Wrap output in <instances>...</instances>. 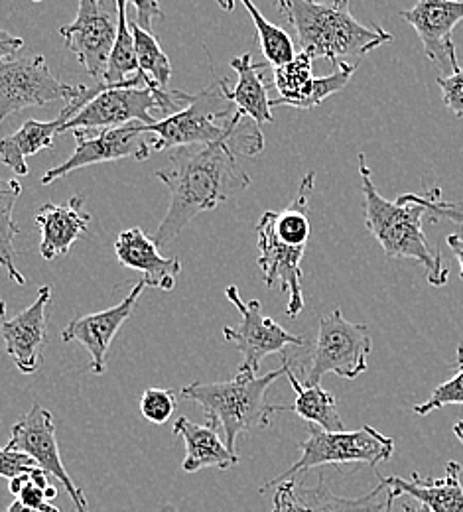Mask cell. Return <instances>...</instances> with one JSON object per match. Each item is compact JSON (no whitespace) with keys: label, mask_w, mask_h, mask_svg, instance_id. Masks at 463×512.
Returning a JSON list of instances; mask_svg holds the SVG:
<instances>
[{"label":"cell","mask_w":463,"mask_h":512,"mask_svg":"<svg viewBox=\"0 0 463 512\" xmlns=\"http://www.w3.org/2000/svg\"><path fill=\"white\" fill-rule=\"evenodd\" d=\"M156 178L170 190V205L154 241L170 245L198 215L217 209L251 186L249 174L237 164L227 142L176 148Z\"/></svg>","instance_id":"cell-1"},{"label":"cell","mask_w":463,"mask_h":512,"mask_svg":"<svg viewBox=\"0 0 463 512\" xmlns=\"http://www.w3.org/2000/svg\"><path fill=\"white\" fill-rule=\"evenodd\" d=\"M245 119L225 97L221 77H215L201 93L192 95L186 109L148 125L146 132L152 134V152L227 142L233 152L257 156L265 146V138L255 121Z\"/></svg>","instance_id":"cell-2"},{"label":"cell","mask_w":463,"mask_h":512,"mask_svg":"<svg viewBox=\"0 0 463 512\" xmlns=\"http://www.w3.org/2000/svg\"><path fill=\"white\" fill-rule=\"evenodd\" d=\"M282 16L296 30L302 52L337 64L341 58H365L391 44L393 34L379 24L365 26L351 14L349 0H276Z\"/></svg>","instance_id":"cell-3"},{"label":"cell","mask_w":463,"mask_h":512,"mask_svg":"<svg viewBox=\"0 0 463 512\" xmlns=\"http://www.w3.org/2000/svg\"><path fill=\"white\" fill-rule=\"evenodd\" d=\"M286 367L288 361L284 359L280 369L263 377H257L253 371L239 369L231 381L186 384L180 390V396L198 404L207 424L217 430L221 428L227 448L235 451L241 434L266 430L274 412H286V406L270 404L266 398L268 388L286 375Z\"/></svg>","instance_id":"cell-4"},{"label":"cell","mask_w":463,"mask_h":512,"mask_svg":"<svg viewBox=\"0 0 463 512\" xmlns=\"http://www.w3.org/2000/svg\"><path fill=\"white\" fill-rule=\"evenodd\" d=\"M359 174L365 201V227L379 241L385 255L416 260L424 266L426 280L432 286H446L450 280V268L444 264L442 253L430 247L422 231L426 211L414 203L385 199L373 184V172L365 154H359Z\"/></svg>","instance_id":"cell-5"},{"label":"cell","mask_w":463,"mask_h":512,"mask_svg":"<svg viewBox=\"0 0 463 512\" xmlns=\"http://www.w3.org/2000/svg\"><path fill=\"white\" fill-rule=\"evenodd\" d=\"M192 95L178 89H160L150 83L142 73H136L129 81L109 85L99 83L97 95L87 101L69 121L64 132L77 128H113L142 123L154 125L158 119L152 111H160L164 117L176 115L188 107Z\"/></svg>","instance_id":"cell-6"},{"label":"cell","mask_w":463,"mask_h":512,"mask_svg":"<svg viewBox=\"0 0 463 512\" xmlns=\"http://www.w3.org/2000/svg\"><path fill=\"white\" fill-rule=\"evenodd\" d=\"M300 459L282 475L268 481L261 493L294 479L298 473L310 471L322 465H369L377 467L389 461L395 453V440L377 432L371 426H363L353 432H326L314 424L308 426V438L300 442Z\"/></svg>","instance_id":"cell-7"},{"label":"cell","mask_w":463,"mask_h":512,"mask_svg":"<svg viewBox=\"0 0 463 512\" xmlns=\"http://www.w3.org/2000/svg\"><path fill=\"white\" fill-rule=\"evenodd\" d=\"M371 351L373 339L369 327L345 320L343 312L337 308L320 321L302 383L318 386L328 373L353 381L367 371Z\"/></svg>","instance_id":"cell-8"},{"label":"cell","mask_w":463,"mask_h":512,"mask_svg":"<svg viewBox=\"0 0 463 512\" xmlns=\"http://www.w3.org/2000/svg\"><path fill=\"white\" fill-rule=\"evenodd\" d=\"M85 85L62 83L44 56L8 58L0 62V125L14 113L46 107L54 101H73L85 95Z\"/></svg>","instance_id":"cell-9"},{"label":"cell","mask_w":463,"mask_h":512,"mask_svg":"<svg viewBox=\"0 0 463 512\" xmlns=\"http://www.w3.org/2000/svg\"><path fill=\"white\" fill-rule=\"evenodd\" d=\"M117 0H79L77 16L60 28L66 48L87 75L103 81L117 38Z\"/></svg>","instance_id":"cell-10"},{"label":"cell","mask_w":463,"mask_h":512,"mask_svg":"<svg viewBox=\"0 0 463 512\" xmlns=\"http://www.w3.org/2000/svg\"><path fill=\"white\" fill-rule=\"evenodd\" d=\"M89 130L91 128L71 130L75 138V150L64 164L54 166L42 176L44 186H50L66 178L67 174L79 168L117 162L125 158H134L142 162V160H148L152 154V148H150L152 138L146 140L144 134L148 132H146V125L142 123H131L123 127L97 128V130L93 128L95 130V134L91 132L93 136H89Z\"/></svg>","instance_id":"cell-11"},{"label":"cell","mask_w":463,"mask_h":512,"mask_svg":"<svg viewBox=\"0 0 463 512\" xmlns=\"http://www.w3.org/2000/svg\"><path fill=\"white\" fill-rule=\"evenodd\" d=\"M225 294L241 314L239 327H223L225 341L233 343L243 355L241 369L257 373L268 355L284 353L288 345H306V339L302 335H294L276 321L266 318L259 300L243 302L237 286H229Z\"/></svg>","instance_id":"cell-12"},{"label":"cell","mask_w":463,"mask_h":512,"mask_svg":"<svg viewBox=\"0 0 463 512\" xmlns=\"http://www.w3.org/2000/svg\"><path fill=\"white\" fill-rule=\"evenodd\" d=\"M6 448L18 449L28 453L40 469L48 471L56 481L64 485V489L77 512H89V503L81 487L69 477V473L60 457V446L56 440V426L52 412L34 404L28 414H24L10 430V440Z\"/></svg>","instance_id":"cell-13"},{"label":"cell","mask_w":463,"mask_h":512,"mask_svg":"<svg viewBox=\"0 0 463 512\" xmlns=\"http://www.w3.org/2000/svg\"><path fill=\"white\" fill-rule=\"evenodd\" d=\"M400 18L414 28L426 58L440 71L450 75L460 67L452 34L463 22V0H418L412 8L400 10Z\"/></svg>","instance_id":"cell-14"},{"label":"cell","mask_w":463,"mask_h":512,"mask_svg":"<svg viewBox=\"0 0 463 512\" xmlns=\"http://www.w3.org/2000/svg\"><path fill=\"white\" fill-rule=\"evenodd\" d=\"M387 487L379 483L373 491L361 497H339L331 491L328 477L318 475L314 485L288 479L276 485L272 497V512H381L385 509Z\"/></svg>","instance_id":"cell-15"},{"label":"cell","mask_w":463,"mask_h":512,"mask_svg":"<svg viewBox=\"0 0 463 512\" xmlns=\"http://www.w3.org/2000/svg\"><path fill=\"white\" fill-rule=\"evenodd\" d=\"M50 300L52 288L42 286L32 306L0 325L4 349L16 369L24 375H34L44 361V349L48 343Z\"/></svg>","instance_id":"cell-16"},{"label":"cell","mask_w":463,"mask_h":512,"mask_svg":"<svg viewBox=\"0 0 463 512\" xmlns=\"http://www.w3.org/2000/svg\"><path fill=\"white\" fill-rule=\"evenodd\" d=\"M144 288H146V284L140 280L121 304H117L109 310L97 312V314L73 318L67 323L66 329L62 331L64 343H79L87 349V353L91 357L89 371L93 375L105 373L109 347H111L113 339L117 337L119 329L131 318L134 306H136L140 294L144 292Z\"/></svg>","instance_id":"cell-17"},{"label":"cell","mask_w":463,"mask_h":512,"mask_svg":"<svg viewBox=\"0 0 463 512\" xmlns=\"http://www.w3.org/2000/svg\"><path fill=\"white\" fill-rule=\"evenodd\" d=\"M259 235V266L263 270L265 284L270 288L274 282L280 284L282 292L288 294V308L286 316L296 318L304 308V294H302V258L306 247H292L282 243L265 215L257 225Z\"/></svg>","instance_id":"cell-18"},{"label":"cell","mask_w":463,"mask_h":512,"mask_svg":"<svg viewBox=\"0 0 463 512\" xmlns=\"http://www.w3.org/2000/svg\"><path fill=\"white\" fill-rule=\"evenodd\" d=\"M99 91V85L87 87L85 95L66 103L62 113L48 123L40 121H26L14 134L0 140V162L12 170L16 176H28V158L36 156L42 150H48L54 146L56 136L62 134L67 121L87 103L91 101Z\"/></svg>","instance_id":"cell-19"},{"label":"cell","mask_w":463,"mask_h":512,"mask_svg":"<svg viewBox=\"0 0 463 512\" xmlns=\"http://www.w3.org/2000/svg\"><path fill=\"white\" fill-rule=\"evenodd\" d=\"M160 247L140 227L123 231L115 241V255L125 268L142 274L146 288H158L164 292L174 290L176 280L182 272L178 256L166 258L160 255Z\"/></svg>","instance_id":"cell-20"},{"label":"cell","mask_w":463,"mask_h":512,"mask_svg":"<svg viewBox=\"0 0 463 512\" xmlns=\"http://www.w3.org/2000/svg\"><path fill=\"white\" fill-rule=\"evenodd\" d=\"M379 481L395 495H408L418 503H424L432 512H463L462 465L452 459L446 465L442 479L422 477L412 473L410 479L402 477H381Z\"/></svg>","instance_id":"cell-21"},{"label":"cell","mask_w":463,"mask_h":512,"mask_svg":"<svg viewBox=\"0 0 463 512\" xmlns=\"http://www.w3.org/2000/svg\"><path fill=\"white\" fill-rule=\"evenodd\" d=\"M83 197L75 195L66 205L46 203L36 213V223L42 233L40 255L44 260L66 256L71 247L87 233L91 215L81 211Z\"/></svg>","instance_id":"cell-22"},{"label":"cell","mask_w":463,"mask_h":512,"mask_svg":"<svg viewBox=\"0 0 463 512\" xmlns=\"http://www.w3.org/2000/svg\"><path fill=\"white\" fill-rule=\"evenodd\" d=\"M174 436L182 438L186 444V457L182 469L186 473H196L201 469H221L227 471L239 463V455L227 448L219 438L217 428L209 424H196L186 416H180L174 422Z\"/></svg>","instance_id":"cell-23"},{"label":"cell","mask_w":463,"mask_h":512,"mask_svg":"<svg viewBox=\"0 0 463 512\" xmlns=\"http://www.w3.org/2000/svg\"><path fill=\"white\" fill-rule=\"evenodd\" d=\"M231 67L237 71V85L233 89L227 87V79L221 77V87L225 97L235 105V109L255 121L259 127L265 123H272V107L268 99L263 69L265 64H253L251 54H243L241 58L231 60Z\"/></svg>","instance_id":"cell-24"},{"label":"cell","mask_w":463,"mask_h":512,"mask_svg":"<svg viewBox=\"0 0 463 512\" xmlns=\"http://www.w3.org/2000/svg\"><path fill=\"white\" fill-rule=\"evenodd\" d=\"M286 377L296 392V402L292 406H286V410H292L308 424H314L326 432H343L345 430V424L337 410V400L331 392L324 390L320 384L308 386V384L302 383L294 375L292 363H288V367H286Z\"/></svg>","instance_id":"cell-25"},{"label":"cell","mask_w":463,"mask_h":512,"mask_svg":"<svg viewBox=\"0 0 463 512\" xmlns=\"http://www.w3.org/2000/svg\"><path fill=\"white\" fill-rule=\"evenodd\" d=\"M22 193L18 180L0 178V266L6 270L8 278L18 286L26 284V278L16 268L14 239L20 233L18 223L14 221V205Z\"/></svg>","instance_id":"cell-26"},{"label":"cell","mask_w":463,"mask_h":512,"mask_svg":"<svg viewBox=\"0 0 463 512\" xmlns=\"http://www.w3.org/2000/svg\"><path fill=\"white\" fill-rule=\"evenodd\" d=\"M355 69H357V65L339 62L335 71H331L330 75L314 77L296 95H292L288 99H280V97L270 99V107H294V109H302V111L318 107L333 93H339L349 83Z\"/></svg>","instance_id":"cell-27"},{"label":"cell","mask_w":463,"mask_h":512,"mask_svg":"<svg viewBox=\"0 0 463 512\" xmlns=\"http://www.w3.org/2000/svg\"><path fill=\"white\" fill-rule=\"evenodd\" d=\"M127 6H129V0H117V12H119L117 38H115V46L107 65V73L103 77V83H109V85L125 83L138 73L133 30H131Z\"/></svg>","instance_id":"cell-28"},{"label":"cell","mask_w":463,"mask_h":512,"mask_svg":"<svg viewBox=\"0 0 463 512\" xmlns=\"http://www.w3.org/2000/svg\"><path fill=\"white\" fill-rule=\"evenodd\" d=\"M134 38V50H136V62L138 73H142L150 83H154L160 89H170L172 79V64L162 50L160 42L152 32L142 30L136 22L131 24Z\"/></svg>","instance_id":"cell-29"},{"label":"cell","mask_w":463,"mask_h":512,"mask_svg":"<svg viewBox=\"0 0 463 512\" xmlns=\"http://www.w3.org/2000/svg\"><path fill=\"white\" fill-rule=\"evenodd\" d=\"M241 2L253 18V24L257 28L259 44H261L266 62L272 67H280V65L292 62L294 56H296V50H294V42H292L290 34L284 32L282 28L274 26L272 22H268L265 16L261 14V10L253 4V0H241Z\"/></svg>","instance_id":"cell-30"},{"label":"cell","mask_w":463,"mask_h":512,"mask_svg":"<svg viewBox=\"0 0 463 512\" xmlns=\"http://www.w3.org/2000/svg\"><path fill=\"white\" fill-rule=\"evenodd\" d=\"M314 58L306 52L294 56L292 62L274 67V87L280 93V99H288L296 95L308 81L314 79L312 75Z\"/></svg>","instance_id":"cell-31"},{"label":"cell","mask_w":463,"mask_h":512,"mask_svg":"<svg viewBox=\"0 0 463 512\" xmlns=\"http://www.w3.org/2000/svg\"><path fill=\"white\" fill-rule=\"evenodd\" d=\"M398 203H414L420 205L426 213H430L432 223H438L440 219L452 221L456 225H463V205L444 201L442 192L438 188L426 190L424 193H404L397 199Z\"/></svg>","instance_id":"cell-32"},{"label":"cell","mask_w":463,"mask_h":512,"mask_svg":"<svg viewBox=\"0 0 463 512\" xmlns=\"http://www.w3.org/2000/svg\"><path fill=\"white\" fill-rule=\"evenodd\" d=\"M450 404H463V345L458 347V375L448 383L440 384L426 402L414 404L412 410L418 416H428L430 412Z\"/></svg>","instance_id":"cell-33"},{"label":"cell","mask_w":463,"mask_h":512,"mask_svg":"<svg viewBox=\"0 0 463 512\" xmlns=\"http://www.w3.org/2000/svg\"><path fill=\"white\" fill-rule=\"evenodd\" d=\"M178 408L174 390L148 386L140 396V412L152 424H166Z\"/></svg>","instance_id":"cell-34"},{"label":"cell","mask_w":463,"mask_h":512,"mask_svg":"<svg viewBox=\"0 0 463 512\" xmlns=\"http://www.w3.org/2000/svg\"><path fill=\"white\" fill-rule=\"evenodd\" d=\"M438 87L442 91L444 105L454 113L456 119H463V67L460 65L450 75L438 77Z\"/></svg>","instance_id":"cell-35"},{"label":"cell","mask_w":463,"mask_h":512,"mask_svg":"<svg viewBox=\"0 0 463 512\" xmlns=\"http://www.w3.org/2000/svg\"><path fill=\"white\" fill-rule=\"evenodd\" d=\"M38 463L24 451L18 449L2 448L0 449V477L14 479L18 475H26L34 471Z\"/></svg>","instance_id":"cell-36"},{"label":"cell","mask_w":463,"mask_h":512,"mask_svg":"<svg viewBox=\"0 0 463 512\" xmlns=\"http://www.w3.org/2000/svg\"><path fill=\"white\" fill-rule=\"evenodd\" d=\"M129 4L133 6L134 12H136L134 22L146 32L152 30L154 18H164V12H162L158 0H129Z\"/></svg>","instance_id":"cell-37"},{"label":"cell","mask_w":463,"mask_h":512,"mask_svg":"<svg viewBox=\"0 0 463 512\" xmlns=\"http://www.w3.org/2000/svg\"><path fill=\"white\" fill-rule=\"evenodd\" d=\"M18 497H20L18 501H20L22 505H26L28 509H34V511L40 512H48L52 509V505H50L48 499H46L44 489L36 487V485L30 481V477H28V483H26V487L22 489V493H20Z\"/></svg>","instance_id":"cell-38"},{"label":"cell","mask_w":463,"mask_h":512,"mask_svg":"<svg viewBox=\"0 0 463 512\" xmlns=\"http://www.w3.org/2000/svg\"><path fill=\"white\" fill-rule=\"evenodd\" d=\"M24 48V40L18 36H12L6 30H0V62L14 58Z\"/></svg>","instance_id":"cell-39"},{"label":"cell","mask_w":463,"mask_h":512,"mask_svg":"<svg viewBox=\"0 0 463 512\" xmlns=\"http://www.w3.org/2000/svg\"><path fill=\"white\" fill-rule=\"evenodd\" d=\"M446 243H448V247L452 249V253L456 255V258H458V262H460V276H462L463 280V237L462 235H450L446 239Z\"/></svg>","instance_id":"cell-40"},{"label":"cell","mask_w":463,"mask_h":512,"mask_svg":"<svg viewBox=\"0 0 463 512\" xmlns=\"http://www.w3.org/2000/svg\"><path fill=\"white\" fill-rule=\"evenodd\" d=\"M28 477H30V481L36 485V487H40V489H48L52 483H50V473L48 471H44V469H40V467H36L34 471H30L28 473Z\"/></svg>","instance_id":"cell-41"},{"label":"cell","mask_w":463,"mask_h":512,"mask_svg":"<svg viewBox=\"0 0 463 512\" xmlns=\"http://www.w3.org/2000/svg\"><path fill=\"white\" fill-rule=\"evenodd\" d=\"M26 483H28V473H26V475H18V477L10 479V483H8V491H10L14 497H18V495L22 493V489L26 487Z\"/></svg>","instance_id":"cell-42"},{"label":"cell","mask_w":463,"mask_h":512,"mask_svg":"<svg viewBox=\"0 0 463 512\" xmlns=\"http://www.w3.org/2000/svg\"><path fill=\"white\" fill-rule=\"evenodd\" d=\"M4 512H40V511H34V509H28L26 505H22L20 501H14L8 509Z\"/></svg>","instance_id":"cell-43"},{"label":"cell","mask_w":463,"mask_h":512,"mask_svg":"<svg viewBox=\"0 0 463 512\" xmlns=\"http://www.w3.org/2000/svg\"><path fill=\"white\" fill-rule=\"evenodd\" d=\"M402 511L404 512H432L430 507H426L424 503H420L418 507H412V505H402Z\"/></svg>","instance_id":"cell-44"},{"label":"cell","mask_w":463,"mask_h":512,"mask_svg":"<svg viewBox=\"0 0 463 512\" xmlns=\"http://www.w3.org/2000/svg\"><path fill=\"white\" fill-rule=\"evenodd\" d=\"M395 501H397V497L389 491V493H387V501H385V509H383V512H393V503H395Z\"/></svg>","instance_id":"cell-45"},{"label":"cell","mask_w":463,"mask_h":512,"mask_svg":"<svg viewBox=\"0 0 463 512\" xmlns=\"http://www.w3.org/2000/svg\"><path fill=\"white\" fill-rule=\"evenodd\" d=\"M219 2V6L223 8V10H227V12H231L233 8H235V0H217Z\"/></svg>","instance_id":"cell-46"},{"label":"cell","mask_w":463,"mask_h":512,"mask_svg":"<svg viewBox=\"0 0 463 512\" xmlns=\"http://www.w3.org/2000/svg\"><path fill=\"white\" fill-rule=\"evenodd\" d=\"M44 493H46V499H48V501H52V499H56V497H58V489H56L54 485H50Z\"/></svg>","instance_id":"cell-47"},{"label":"cell","mask_w":463,"mask_h":512,"mask_svg":"<svg viewBox=\"0 0 463 512\" xmlns=\"http://www.w3.org/2000/svg\"><path fill=\"white\" fill-rule=\"evenodd\" d=\"M454 434H456V438L463 444V420H460V422L454 426Z\"/></svg>","instance_id":"cell-48"},{"label":"cell","mask_w":463,"mask_h":512,"mask_svg":"<svg viewBox=\"0 0 463 512\" xmlns=\"http://www.w3.org/2000/svg\"><path fill=\"white\" fill-rule=\"evenodd\" d=\"M4 316H6V302L0 300V320H4Z\"/></svg>","instance_id":"cell-49"},{"label":"cell","mask_w":463,"mask_h":512,"mask_svg":"<svg viewBox=\"0 0 463 512\" xmlns=\"http://www.w3.org/2000/svg\"><path fill=\"white\" fill-rule=\"evenodd\" d=\"M162 512H180L178 509H174V507H170V505H166L164 509H162Z\"/></svg>","instance_id":"cell-50"},{"label":"cell","mask_w":463,"mask_h":512,"mask_svg":"<svg viewBox=\"0 0 463 512\" xmlns=\"http://www.w3.org/2000/svg\"><path fill=\"white\" fill-rule=\"evenodd\" d=\"M48 512H60V509H58V507H52Z\"/></svg>","instance_id":"cell-51"},{"label":"cell","mask_w":463,"mask_h":512,"mask_svg":"<svg viewBox=\"0 0 463 512\" xmlns=\"http://www.w3.org/2000/svg\"><path fill=\"white\" fill-rule=\"evenodd\" d=\"M32 2H40V0H32Z\"/></svg>","instance_id":"cell-52"}]
</instances>
